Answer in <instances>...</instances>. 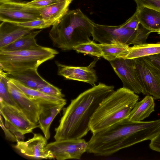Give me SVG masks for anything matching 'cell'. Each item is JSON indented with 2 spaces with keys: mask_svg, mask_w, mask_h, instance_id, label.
Listing matches in <instances>:
<instances>
[{
  "mask_svg": "<svg viewBox=\"0 0 160 160\" xmlns=\"http://www.w3.org/2000/svg\"><path fill=\"white\" fill-rule=\"evenodd\" d=\"M159 132L156 120L133 122L126 118L93 134L87 142V152L96 156H110L122 149L151 140Z\"/></svg>",
  "mask_w": 160,
  "mask_h": 160,
  "instance_id": "cell-1",
  "label": "cell"
},
{
  "mask_svg": "<svg viewBox=\"0 0 160 160\" xmlns=\"http://www.w3.org/2000/svg\"><path fill=\"white\" fill-rule=\"evenodd\" d=\"M114 89L113 86L100 82L72 100L55 129V140L78 139L86 136L90 131L92 116L101 102Z\"/></svg>",
  "mask_w": 160,
  "mask_h": 160,
  "instance_id": "cell-2",
  "label": "cell"
},
{
  "mask_svg": "<svg viewBox=\"0 0 160 160\" xmlns=\"http://www.w3.org/2000/svg\"><path fill=\"white\" fill-rule=\"evenodd\" d=\"M95 23L79 9L69 10L61 20L52 27L49 37L54 47L62 51L90 41Z\"/></svg>",
  "mask_w": 160,
  "mask_h": 160,
  "instance_id": "cell-3",
  "label": "cell"
},
{
  "mask_svg": "<svg viewBox=\"0 0 160 160\" xmlns=\"http://www.w3.org/2000/svg\"><path fill=\"white\" fill-rule=\"evenodd\" d=\"M138 99L137 94L125 88L114 91L102 100L92 116L90 131L95 133L128 118Z\"/></svg>",
  "mask_w": 160,
  "mask_h": 160,
  "instance_id": "cell-4",
  "label": "cell"
},
{
  "mask_svg": "<svg viewBox=\"0 0 160 160\" xmlns=\"http://www.w3.org/2000/svg\"><path fill=\"white\" fill-rule=\"evenodd\" d=\"M58 53L55 49L40 45L24 50L0 51V70L10 74L38 69L42 64L53 59Z\"/></svg>",
  "mask_w": 160,
  "mask_h": 160,
  "instance_id": "cell-5",
  "label": "cell"
},
{
  "mask_svg": "<svg viewBox=\"0 0 160 160\" xmlns=\"http://www.w3.org/2000/svg\"><path fill=\"white\" fill-rule=\"evenodd\" d=\"M152 32L142 26L135 30L118 26H109L95 23L92 37L100 44L121 43L129 45L146 43Z\"/></svg>",
  "mask_w": 160,
  "mask_h": 160,
  "instance_id": "cell-6",
  "label": "cell"
},
{
  "mask_svg": "<svg viewBox=\"0 0 160 160\" xmlns=\"http://www.w3.org/2000/svg\"><path fill=\"white\" fill-rule=\"evenodd\" d=\"M23 0H0V21L14 23L42 19L40 8L32 7Z\"/></svg>",
  "mask_w": 160,
  "mask_h": 160,
  "instance_id": "cell-7",
  "label": "cell"
},
{
  "mask_svg": "<svg viewBox=\"0 0 160 160\" xmlns=\"http://www.w3.org/2000/svg\"><path fill=\"white\" fill-rule=\"evenodd\" d=\"M0 112L4 120V125L16 137L18 142L24 141V135L39 128L38 123L31 121L17 108L0 101Z\"/></svg>",
  "mask_w": 160,
  "mask_h": 160,
  "instance_id": "cell-8",
  "label": "cell"
},
{
  "mask_svg": "<svg viewBox=\"0 0 160 160\" xmlns=\"http://www.w3.org/2000/svg\"><path fill=\"white\" fill-rule=\"evenodd\" d=\"M144 95L160 99V68L148 57L133 59Z\"/></svg>",
  "mask_w": 160,
  "mask_h": 160,
  "instance_id": "cell-9",
  "label": "cell"
},
{
  "mask_svg": "<svg viewBox=\"0 0 160 160\" xmlns=\"http://www.w3.org/2000/svg\"><path fill=\"white\" fill-rule=\"evenodd\" d=\"M88 142L83 139L55 140L47 144L45 148L58 160L80 159L87 152Z\"/></svg>",
  "mask_w": 160,
  "mask_h": 160,
  "instance_id": "cell-10",
  "label": "cell"
},
{
  "mask_svg": "<svg viewBox=\"0 0 160 160\" xmlns=\"http://www.w3.org/2000/svg\"><path fill=\"white\" fill-rule=\"evenodd\" d=\"M109 62L121 80L123 87L130 89L137 94L142 93L143 87L133 59L118 58Z\"/></svg>",
  "mask_w": 160,
  "mask_h": 160,
  "instance_id": "cell-11",
  "label": "cell"
},
{
  "mask_svg": "<svg viewBox=\"0 0 160 160\" xmlns=\"http://www.w3.org/2000/svg\"><path fill=\"white\" fill-rule=\"evenodd\" d=\"M47 140L39 133H34L32 138L17 142L13 148L20 154L29 159H53L52 155L45 148Z\"/></svg>",
  "mask_w": 160,
  "mask_h": 160,
  "instance_id": "cell-12",
  "label": "cell"
},
{
  "mask_svg": "<svg viewBox=\"0 0 160 160\" xmlns=\"http://www.w3.org/2000/svg\"><path fill=\"white\" fill-rule=\"evenodd\" d=\"M99 58L97 57L86 67L73 66L65 65L56 61L58 74L66 79L85 82L93 86L95 85L98 77L93 68Z\"/></svg>",
  "mask_w": 160,
  "mask_h": 160,
  "instance_id": "cell-13",
  "label": "cell"
},
{
  "mask_svg": "<svg viewBox=\"0 0 160 160\" xmlns=\"http://www.w3.org/2000/svg\"><path fill=\"white\" fill-rule=\"evenodd\" d=\"M7 79V84L8 90L18 108L31 121L37 123L40 107Z\"/></svg>",
  "mask_w": 160,
  "mask_h": 160,
  "instance_id": "cell-14",
  "label": "cell"
},
{
  "mask_svg": "<svg viewBox=\"0 0 160 160\" xmlns=\"http://www.w3.org/2000/svg\"><path fill=\"white\" fill-rule=\"evenodd\" d=\"M7 78L28 98L39 105L40 107L67 102L66 100L64 98L49 95L37 90L27 88L13 78H9L7 76Z\"/></svg>",
  "mask_w": 160,
  "mask_h": 160,
  "instance_id": "cell-15",
  "label": "cell"
},
{
  "mask_svg": "<svg viewBox=\"0 0 160 160\" xmlns=\"http://www.w3.org/2000/svg\"><path fill=\"white\" fill-rule=\"evenodd\" d=\"M32 30L14 23L1 22L0 24V48L12 43Z\"/></svg>",
  "mask_w": 160,
  "mask_h": 160,
  "instance_id": "cell-16",
  "label": "cell"
},
{
  "mask_svg": "<svg viewBox=\"0 0 160 160\" xmlns=\"http://www.w3.org/2000/svg\"><path fill=\"white\" fill-rule=\"evenodd\" d=\"M6 75L8 77L18 81L26 87L33 89L38 90L50 83L39 74L37 69H28L10 74L6 73Z\"/></svg>",
  "mask_w": 160,
  "mask_h": 160,
  "instance_id": "cell-17",
  "label": "cell"
},
{
  "mask_svg": "<svg viewBox=\"0 0 160 160\" xmlns=\"http://www.w3.org/2000/svg\"><path fill=\"white\" fill-rule=\"evenodd\" d=\"M66 104L67 102H64L41 107L38 115V123L39 128L47 140L50 137V129L52 123Z\"/></svg>",
  "mask_w": 160,
  "mask_h": 160,
  "instance_id": "cell-18",
  "label": "cell"
},
{
  "mask_svg": "<svg viewBox=\"0 0 160 160\" xmlns=\"http://www.w3.org/2000/svg\"><path fill=\"white\" fill-rule=\"evenodd\" d=\"M136 12L142 26L152 32L160 30V12L146 7L137 8Z\"/></svg>",
  "mask_w": 160,
  "mask_h": 160,
  "instance_id": "cell-19",
  "label": "cell"
},
{
  "mask_svg": "<svg viewBox=\"0 0 160 160\" xmlns=\"http://www.w3.org/2000/svg\"><path fill=\"white\" fill-rule=\"evenodd\" d=\"M154 98L151 95L146 96L141 101L137 102L131 111L128 119L133 122H140L148 117L154 111Z\"/></svg>",
  "mask_w": 160,
  "mask_h": 160,
  "instance_id": "cell-20",
  "label": "cell"
},
{
  "mask_svg": "<svg viewBox=\"0 0 160 160\" xmlns=\"http://www.w3.org/2000/svg\"><path fill=\"white\" fill-rule=\"evenodd\" d=\"M73 0H60L48 6L40 8L42 19L61 20L69 11L70 5Z\"/></svg>",
  "mask_w": 160,
  "mask_h": 160,
  "instance_id": "cell-21",
  "label": "cell"
},
{
  "mask_svg": "<svg viewBox=\"0 0 160 160\" xmlns=\"http://www.w3.org/2000/svg\"><path fill=\"white\" fill-rule=\"evenodd\" d=\"M42 31H32L20 38L12 43L0 48V51H11L35 48L40 45L37 44L36 36Z\"/></svg>",
  "mask_w": 160,
  "mask_h": 160,
  "instance_id": "cell-22",
  "label": "cell"
},
{
  "mask_svg": "<svg viewBox=\"0 0 160 160\" xmlns=\"http://www.w3.org/2000/svg\"><path fill=\"white\" fill-rule=\"evenodd\" d=\"M98 44L102 51V57L109 62L116 59L125 58L130 47L128 45L121 43Z\"/></svg>",
  "mask_w": 160,
  "mask_h": 160,
  "instance_id": "cell-23",
  "label": "cell"
},
{
  "mask_svg": "<svg viewBox=\"0 0 160 160\" xmlns=\"http://www.w3.org/2000/svg\"><path fill=\"white\" fill-rule=\"evenodd\" d=\"M160 53V42L144 43L130 47L129 52L125 58L135 59Z\"/></svg>",
  "mask_w": 160,
  "mask_h": 160,
  "instance_id": "cell-24",
  "label": "cell"
},
{
  "mask_svg": "<svg viewBox=\"0 0 160 160\" xmlns=\"http://www.w3.org/2000/svg\"><path fill=\"white\" fill-rule=\"evenodd\" d=\"M72 50L78 53L89 54L98 58L102 57V50L98 44L94 41H90L74 47Z\"/></svg>",
  "mask_w": 160,
  "mask_h": 160,
  "instance_id": "cell-25",
  "label": "cell"
},
{
  "mask_svg": "<svg viewBox=\"0 0 160 160\" xmlns=\"http://www.w3.org/2000/svg\"><path fill=\"white\" fill-rule=\"evenodd\" d=\"M7 80L6 73L0 70V101L19 109L8 90L7 84Z\"/></svg>",
  "mask_w": 160,
  "mask_h": 160,
  "instance_id": "cell-26",
  "label": "cell"
},
{
  "mask_svg": "<svg viewBox=\"0 0 160 160\" xmlns=\"http://www.w3.org/2000/svg\"><path fill=\"white\" fill-rule=\"evenodd\" d=\"M61 20L58 19L46 20L42 19L16 24L21 26L33 30L34 29H42L49 28L58 23Z\"/></svg>",
  "mask_w": 160,
  "mask_h": 160,
  "instance_id": "cell-27",
  "label": "cell"
},
{
  "mask_svg": "<svg viewBox=\"0 0 160 160\" xmlns=\"http://www.w3.org/2000/svg\"><path fill=\"white\" fill-rule=\"evenodd\" d=\"M137 8L146 7L160 12V0H134Z\"/></svg>",
  "mask_w": 160,
  "mask_h": 160,
  "instance_id": "cell-28",
  "label": "cell"
},
{
  "mask_svg": "<svg viewBox=\"0 0 160 160\" xmlns=\"http://www.w3.org/2000/svg\"><path fill=\"white\" fill-rule=\"evenodd\" d=\"M37 90L49 95L58 97H64L61 90L50 83Z\"/></svg>",
  "mask_w": 160,
  "mask_h": 160,
  "instance_id": "cell-29",
  "label": "cell"
},
{
  "mask_svg": "<svg viewBox=\"0 0 160 160\" xmlns=\"http://www.w3.org/2000/svg\"><path fill=\"white\" fill-rule=\"evenodd\" d=\"M140 22L135 12L132 16L125 22L120 25L123 28L137 30L139 27Z\"/></svg>",
  "mask_w": 160,
  "mask_h": 160,
  "instance_id": "cell-30",
  "label": "cell"
},
{
  "mask_svg": "<svg viewBox=\"0 0 160 160\" xmlns=\"http://www.w3.org/2000/svg\"><path fill=\"white\" fill-rule=\"evenodd\" d=\"M60 0H32L28 2L29 6L36 8H42L56 3Z\"/></svg>",
  "mask_w": 160,
  "mask_h": 160,
  "instance_id": "cell-31",
  "label": "cell"
},
{
  "mask_svg": "<svg viewBox=\"0 0 160 160\" xmlns=\"http://www.w3.org/2000/svg\"><path fill=\"white\" fill-rule=\"evenodd\" d=\"M0 125L1 128L3 131L6 138L11 142H17L18 141L15 135L5 126L1 115H0Z\"/></svg>",
  "mask_w": 160,
  "mask_h": 160,
  "instance_id": "cell-32",
  "label": "cell"
},
{
  "mask_svg": "<svg viewBox=\"0 0 160 160\" xmlns=\"http://www.w3.org/2000/svg\"><path fill=\"white\" fill-rule=\"evenodd\" d=\"M149 146L152 150L160 152V133L151 140Z\"/></svg>",
  "mask_w": 160,
  "mask_h": 160,
  "instance_id": "cell-33",
  "label": "cell"
},
{
  "mask_svg": "<svg viewBox=\"0 0 160 160\" xmlns=\"http://www.w3.org/2000/svg\"><path fill=\"white\" fill-rule=\"evenodd\" d=\"M160 68V53L148 57Z\"/></svg>",
  "mask_w": 160,
  "mask_h": 160,
  "instance_id": "cell-34",
  "label": "cell"
},
{
  "mask_svg": "<svg viewBox=\"0 0 160 160\" xmlns=\"http://www.w3.org/2000/svg\"><path fill=\"white\" fill-rule=\"evenodd\" d=\"M158 34H160V30L157 32Z\"/></svg>",
  "mask_w": 160,
  "mask_h": 160,
  "instance_id": "cell-35",
  "label": "cell"
}]
</instances>
